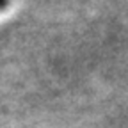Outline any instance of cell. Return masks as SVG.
Segmentation results:
<instances>
[{
  "mask_svg": "<svg viewBox=\"0 0 128 128\" xmlns=\"http://www.w3.org/2000/svg\"><path fill=\"white\" fill-rule=\"evenodd\" d=\"M9 2H11V0H0V11H4L9 6Z\"/></svg>",
  "mask_w": 128,
  "mask_h": 128,
  "instance_id": "6da1fadb",
  "label": "cell"
}]
</instances>
